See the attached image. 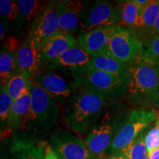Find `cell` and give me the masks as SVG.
<instances>
[{
  "mask_svg": "<svg viewBox=\"0 0 159 159\" xmlns=\"http://www.w3.org/2000/svg\"><path fill=\"white\" fill-rule=\"evenodd\" d=\"M31 106L16 130L36 136L47 133L56 124L60 110L57 101L33 80Z\"/></svg>",
  "mask_w": 159,
  "mask_h": 159,
  "instance_id": "cell-1",
  "label": "cell"
},
{
  "mask_svg": "<svg viewBox=\"0 0 159 159\" xmlns=\"http://www.w3.org/2000/svg\"><path fill=\"white\" fill-rule=\"evenodd\" d=\"M106 98L99 93L85 86L73 94L64 109V117L69 128L83 134L91 126L102 113Z\"/></svg>",
  "mask_w": 159,
  "mask_h": 159,
  "instance_id": "cell-2",
  "label": "cell"
},
{
  "mask_svg": "<svg viewBox=\"0 0 159 159\" xmlns=\"http://www.w3.org/2000/svg\"><path fill=\"white\" fill-rule=\"evenodd\" d=\"M131 101L137 104L158 107L159 68L142 57L129 63L127 89Z\"/></svg>",
  "mask_w": 159,
  "mask_h": 159,
  "instance_id": "cell-3",
  "label": "cell"
},
{
  "mask_svg": "<svg viewBox=\"0 0 159 159\" xmlns=\"http://www.w3.org/2000/svg\"><path fill=\"white\" fill-rule=\"evenodd\" d=\"M153 109L139 108L131 111L120 129L117 131L109 151L110 154L120 152L135 140L146 128L156 120Z\"/></svg>",
  "mask_w": 159,
  "mask_h": 159,
  "instance_id": "cell-4",
  "label": "cell"
},
{
  "mask_svg": "<svg viewBox=\"0 0 159 159\" xmlns=\"http://www.w3.org/2000/svg\"><path fill=\"white\" fill-rule=\"evenodd\" d=\"M142 41L124 27L116 26L109 41L106 55L126 63H130L142 56L144 52Z\"/></svg>",
  "mask_w": 159,
  "mask_h": 159,
  "instance_id": "cell-5",
  "label": "cell"
},
{
  "mask_svg": "<svg viewBox=\"0 0 159 159\" xmlns=\"http://www.w3.org/2000/svg\"><path fill=\"white\" fill-rule=\"evenodd\" d=\"M63 1L47 3L35 18L29 35L34 40L37 48L40 49L49 38L60 31V14Z\"/></svg>",
  "mask_w": 159,
  "mask_h": 159,
  "instance_id": "cell-6",
  "label": "cell"
},
{
  "mask_svg": "<svg viewBox=\"0 0 159 159\" xmlns=\"http://www.w3.org/2000/svg\"><path fill=\"white\" fill-rule=\"evenodd\" d=\"M128 79L126 77L91 69L83 77L85 86L104 96L113 99L127 94Z\"/></svg>",
  "mask_w": 159,
  "mask_h": 159,
  "instance_id": "cell-7",
  "label": "cell"
},
{
  "mask_svg": "<svg viewBox=\"0 0 159 159\" xmlns=\"http://www.w3.org/2000/svg\"><path fill=\"white\" fill-rule=\"evenodd\" d=\"M91 57L77 43L63 53L58 58L47 63V66L63 73L75 75L80 84L84 75L91 69Z\"/></svg>",
  "mask_w": 159,
  "mask_h": 159,
  "instance_id": "cell-8",
  "label": "cell"
},
{
  "mask_svg": "<svg viewBox=\"0 0 159 159\" xmlns=\"http://www.w3.org/2000/svg\"><path fill=\"white\" fill-rule=\"evenodd\" d=\"M51 146L60 159H91L86 144L65 130H55L50 136Z\"/></svg>",
  "mask_w": 159,
  "mask_h": 159,
  "instance_id": "cell-9",
  "label": "cell"
},
{
  "mask_svg": "<svg viewBox=\"0 0 159 159\" xmlns=\"http://www.w3.org/2000/svg\"><path fill=\"white\" fill-rule=\"evenodd\" d=\"M120 22L119 12L105 1H97L80 21L83 33L100 28L116 27Z\"/></svg>",
  "mask_w": 159,
  "mask_h": 159,
  "instance_id": "cell-10",
  "label": "cell"
},
{
  "mask_svg": "<svg viewBox=\"0 0 159 159\" xmlns=\"http://www.w3.org/2000/svg\"><path fill=\"white\" fill-rule=\"evenodd\" d=\"M33 80L60 103L69 100L77 85V83H69L62 75L52 71L39 72Z\"/></svg>",
  "mask_w": 159,
  "mask_h": 159,
  "instance_id": "cell-11",
  "label": "cell"
},
{
  "mask_svg": "<svg viewBox=\"0 0 159 159\" xmlns=\"http://www.w3.org/2000/svg\"><path fill=\"white\" fill-rule=\"evenodd\" d=\"M17 74L31 79L39 72L41 61L39 49L34 40L28 35L22 44L19 47L16 54Z\"/></svg>",
  "mask_w": 159,
  "mask_h": 159,
  "instance_id": "cell-12",
  "label": "cell"
},
{
  "mask_svg": "<svg viewBox=\"0 0 159 159\" xmlns=\"http://www.w3.org/2000/svg\"><path fill=\"white\" fill-rule=\"evenodd\" d=\"M77 40L72 34L59 31L49 38L39 49L41 66L52 62L58 58L63 53L77 45Z\"/></svg>",
  "mask_w": 159,
  "mask_h": 159,
  "instance_id": "cell-13",
  "label": "cell"
},
{
  "mask_svg": "<svg viewBox=\"0 0 159 159\" xmlns=\"http://www.w3.org/2000/svg\"><path fill=\"white\" fill-rule=\"evenodd\" d=\"M114 125L102 124L91 130L86 138V146L91 157L94 159H103L110 149L115 136Z\"/></svg>",
  "mask_w": 159,
  "mask_h": 159,
  "instance_id": "cell-14",
  "label": "cell"
},
{
  "mask_svg": "<svg viewBox=\"0 0 159 159\" xmlns=\"http://www.w3.org/2000/svg\"><path fill=\"white\" fill-rule=\"evenodd\" d=\"M116 27V26L86 32L80 35L77 42L91 57L106 54L109 41Z\"/></svg>",
  "mask_w": 159,
  "mask_h": 159,
  "instance_id": "cell-15",
  "label": "cell"
},
{
  "mask_svg": "<svg viewBox=\"0 0 159 159\" xmlns=\"http://www.w3.org/2000/svg\"><path fill=\"white\" fill-rule=\"evenodd\" d=\"M84 8L81 1H63L60 14V31L66 33H76L78 30L80 14Z\"/></svg>",
  "mask_w": 159,
  "mask_h": 159,
  "instance_id": "cell-16",
  "label": "cell"
},
{
  "mask_svg": "<svg viewBox=\"0 0 159 159\" xmlns=\"http://www.w3.org/2000/svg\"><path fill=\"white\" fill-rule=\"evenodd\" d=\"M91 69L129 78V63L106 54L91 57Z\"/></svg>",
  "mask_w": 159,
  "mask_h": 159,
  "instance_id": "cell-17",
  "label": "cell"
},
{
  "mask_svg": "<svg viewBox=\"0 0 159 159\" xmlns=\"http://www.w3.org/2000/svg\"><path fill=\"white\" fill-rule=\"evenodd\" d=\"M143 8L144 7L137 4L135 0L123 2L120 7V22L118 26L143 28Z\"/></svg>",
  "mask_w": 159,
  "mask_h": 159,
  "instance_id": "cell-18",
  "label": "cell"
},
{
  "mask_svg": "<svg viewBox=\"0 0 159 159\" xmlns=\"http://www.w3.org/2000/svg\"><path fill=\"white\" fill-rule=\"evenodd\" d=\"M31 106V93L28 92L13 101L5 127L8 132L16 130Z\"/></svg>",
  "mask_w": 159,
  "mask_h": 159,
  "instance_id": "cell-19",
  "label": "cell"
},
{
  "mask_svg": "<svg viewBox=\"0 0 159 159\" xmlns=\"http://www.w3.org/2000/svg\"><path fill=\"white\" fill-rule=\"evenodd\" d=\"M16 54L4 47L0 53V81L2 86H5L12 77L17 74Z\"/></svg>",
  "mask_w": 159,
  "mask_h": 159,
  "instance_id": "cell-20",
  "label": "cell"
},
{
  "mask_svg": "<svg viewBox=\"0 0 159 159\" xmlns=\"http://www.w3.org/2000/svg\"><path fill=\"white\" fill-rule=\"evenodd\" d=\"M19 7V17L16 20L18 28H21L25 22L35 19L44 7L42 2L38 0H18L16 1Z\"/></svg>",
  "mask_w": 159,
  "mask_h": 159,
  "instance_id": "cell-21",
  "label": "cell"
},
{
  "mask_svg": "<svg viewBox=\"0 0 159 159\" xmlns=\"http://www.w3.org/2000/svg\"><path fill=\"white\" fill-rule=\"evenodd\" d=\"M46 143L36 142L35 144L21 146H13V155L10 159H43Z\"/></svg>",
  "mask_w": 159,
  "mask_h": 159,
  "instance_id": "cell-22",
  "label": "cell"
},
{
  "mask_svg": "<svg viewBox=\"0 0 159 159\" xmlns=\"http://www.w3.org/2000/svg\"><path fill=\"white\" fill-rule=\"evenodd\" d=\"M32 85L33 80L16 74L10 80L5 87L10 96L13 101H15L27 93L30 92Z\"/></svg>",
  "mask_w": 159,
  "mask_h": 159,
  "instance_id": "cell-23",
  "label": "cell"
},
{
  "mask_svg": "<svg viewBox=\"0 0 159 159\" xmlns=\"http://www.w3.org/2000/svg\"><path fill=\"white\" fill-rule=\"evenodd\" d=\"M144 133L141 134L122 152L128 159H148V150L145 144Z\"/></svg>",
  "mask_w": 159,
  "mask_h": 159,
  "instance_id": "cell-24",
  "label": "cell"
},
{
  "mask_svg": "<svg viewBox=\"0 0 159 159\" xmlns=\"http://www.w3.org/2000/svg\"><path fill=\"white\" fill-rule=\"evenodd\" d=\"M158 16L159 0H150L143 8V29L152 33Z\"/></svg>",
  "mask_w": 159,
  "mask_h": 159,
  "instance_id": "cell-25",
  "label": "cell"
},
{
  "mask_svg": "<svg viewBox=\"0 0 159 159\" xmlns=\"http://www.w3.org/2000/svg\"><path fill=\"white\" fill-rule=\"evenodd\" d=\"M141 57L159 68V35H154L148 40Z\"/></svg>",
  "mask_w": 159,
  "mask_h": 159,
  "instance_id": "cell-26",
  "label": "cell"
},
{
  "mask_svg": "<svg viewBox=\"0 0 159 159\" xmlns=\"http://www.w3.org/2000/svg\"><path fill=\"white\" fill-rule=\"evenodd\" d=\"M13 100L7 92L5 86L1 87L0 93V122L1 127H5L8 119L10 111H11Z\"/></svg>",
  "mask_w": 159,
  "mask_h": 159,
  "instance_id": "cell-27",
  "label": "cell"
},
{
  "mask_svg": "<svg viewBox=\"0 0 159 159\" xmlns=\"http://www.w3.org/2000/svg\"><path fill=\"white\" fill-rule=\"evenodd\" d=\"M0 15L5 19V21H16L19 17V7L16 2L11 0H1Z\"/></svg>",
  "mask_w": 159,
  "mask_h": 159,
  "instance_id": "cell-28",
  "label": "cell"
},
{
  "mask_svg": "<svg viewBox=\"0 0 159 159\" xmlns=\"http://www.w3.org/2000/svg\"><path fill=\"white\" fill-rule=\"evenodd\" d=\"M145 144L148 148V153L154 149L157 148V127L156 125L150 129V131L145 136Z\"/></svg>",
  "mask_w": 159,
  "mask_h": 159,
  "instance_id": "cell-29",
  "label": "cell"
},
{
  "mask_svg": "<svg viewBox=\"0 0 159 159\" xmlns=\"http://www.w3.org/2000/svg\"><path fill=\"white\" fill-rule=\"evenodd\" d=\"M43 159H60L50 144H46Z\"/></svg>",
  "mask_w": 159,
  "mask_h": 159,
  "instance_id": "cell-30",
  "label": "cell"
},
{
  "mask_svg": "<svg viewBox=\"0 0 159 159\" xmlns=\"http://www.w3.org/2000/svg\"><path fill=\"white\" fill-rule=\"evenodd\" d=\"M103 159H128L127 157L125 156V154L123 153L122 151L120 152H115V153L110 154L108 157L103 158Z\"/></svg>",
  "mask_w": 159,
  "mask_h": 159,
  "instance_id": "cell-31",
  "label": "cell"
},
{
  "mask_svg": "<svg viewBox=\"0 0 159 159\" xmlns=\"http://www.w3.org/2000/svg\"><path fill=\"white\" fill-rule=\"evenodd\" d=\"M6 23L5 21L1 20L0 21V40L3 41L6 34Z\"/></svg>",
  "mask_w": 159,
  "mask_h": 159,
  "instance_id": "cell-32",
  "label": "cell"
},
{
  "mask_svg": "<svg viewBox=\"0 0 159 159\" xmlns=\"http://www.w3.org/2000/svg\"><path fill=\"white\" fill-rule=\"evenodd\" d=\"M148 159H159V147L149 152Z\"/></svg>",
  "mask_w": 159,
  "mask_h": 159,
  "instance_id": "cell-33",
  "label": "cell"
},
{
  "mask_svg": "<svg viewBox=\"0 0 159 159\" xmlns=\"http://www.w3.org/2000/svg\"><path fill=\"white\" fill-rule=\"evenodd\" d=\"M152 33H154V35H159V16L158 19L156 20V25H155V27L153 28V30H152Z\"/></svg>",
  "mask_w": 159,
  "mask_h": 159,
  "instance_id": "cell-34",
  "label": "cell"
},
{
  "mask_svg": "<svg viewBox=\"0 0 159 159\" xmlns=\"http://www.w3.org/2000/svg\"><path fill=\"white\" fill-rule=\"evenodd\" d=\"M135 2L137 4H139V5L142 6V7H144L149 2V1H148V0H135Z\"/></svg>",
  "mask_w": 159,
  "mask_h": 159,
  "instance_id": "cell-35",
  "label": "cell"
},
{
  "mask_svg": "<svg viewBox=\"0 0 159 159\" xmlns=\"http://www.w3.org/2000/svg\"><path fill=\"white\" fill-rule=\"evenodd\" d=\"M157 127V148L159 147V125H156Z\"/></svg>",
  "mask_w": 159,
  "mask_h": 159,
  "instance_id": "cell-36",
  "label": "cell"
},
{
  "mask_svg": "<svg viewBox=\"0 0 159 159\" xmlns=\"http://www.w3.org/2000/svg\"><path fill=\"white\" fill-rule=\"evenodd\" d=\"M156 125H159V112L157 114L156 120Z\"/></svg>",
  "mask_w": 159,
  "mask_h": 159,
  "instance_id": "cell-37",
  "label": "cell"
},
{
  "mask_svg": "<svg viewBox=\"0 0 159 159\" xmlns=\"http://www.w3.org/2000/svg\"><path fill=\"white\" fill-rule=\"evenodd\" d=\"M158 107H159V104H158Z\"/></svg>",
  "mask_w": 159,
  "mask_h": 159,
  "instance_id": "cell-38",
  "label": "cell"
}]
</instances>
